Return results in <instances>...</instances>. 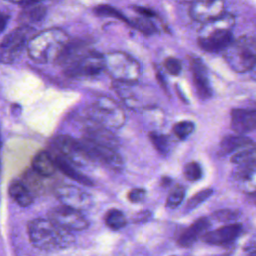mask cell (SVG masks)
Instances as JSON below:
<instances>
[{
	"mask_svg": "<svg viewBox=\"0 0 256 256\" xmlns=\"http://www.w3.org/2000/svg\"><path fill=\"white\" fill-rule=\"evenodd\" d=\"M54 159H55L57 169H59L64 175H66L67 177L75 180L76 182H78L84 186H92L93 185L92 180L89 177H87L86 175L79 172L74 163L70 162L69 160L65 159L64 157H62L60 155H56L54 157Z\"/></svg>",
	"mask_w": 256,
	"mask_h": 256,
	"instance_id": "17",
	"label": "cell"
},
{
	"mask_svg": "<svg viewBox=\"0 0 256 256\" xmlns=\"http://www.w3.org/2000/svg\"><path fill=\"white\" fill-rule=\"evenodd\" d=\"M32 167L33 170L42 177H50L57 170L54 157H52L47 151H40L34 156L32 160Z\"/></svg>",
	"mask_w": 256,
	"mask_h": 256,
	"instance_id": "16",
	"label": "cell"
},
{
	"mask_svg": "<svg viewBox=\"0 0 256 256\" xmlns=\"http://www.w3.org/2000/svg\"><path fill=\"white\" fill-rule=\"evenodd\" d=\"M149 137L153 146L159 153L166 154L168 152L169 142H168V138L165 135L152 132L149 134Z\"/></svg>",
	"mask_w": 256,
	"mask_h": 256,
	"instance_id": "26",
	"label": "cell"
},
{
	"mask_svg": "<svg viewBox=\"0 0 256 256\" xmlns=\"http://www.w3.org/2000/svg\"><path fill=\"white\" fill-rule=\"evenodd\" d=\"M83 138H86L97 144L105 145L115 149L119 145V140L115 136V134L111 132L109 128L97 123L87 126L84 129Z\"/></svg>",
	"mask_w": 256,
	"mask_h": 256,
	"instance_id": "11",
	"label": "cell"
},
{
	"mask_svg": "<svg viewBox=\"0 0 256 256\" xmlns=\"http://www.w3.org/2000/svg\"><path fill=\"white\" fill-rule=\"evenodd\" d=\"M53 146L58 152L57 155L64 157L75 165L88 161L80 140H76L69 135H60L53 140Z\"/></svg>",
	"mask_w": 256,
	"mask_h": 256,
	"instance_id": "8",
	"label": "cell"
},
{
	"mask_svg": "<svg viewBox=\"0 0 256 256\" xmlns=\"http://www.w3.org/2000/svg\"><path fill=\"white\" fill-rule=\"evenodd\" d=\"M0 145H1V138H0Z\"/></svg>",
	"mask_w": 256,
	"mask_h": 256,
	"instance_id": "37",
	"label": "cell"
},
{
	"mask_svg": "<svg viewBox=\"0 0 256 256\" xmlns=\"http://www.w3.org/2000/svg\"><path fill=\"white\" fill-rule=\"evenodd\" d=\"M232 42V34L228 30H217L205 38H200L198 43L201 48L208 52H218Z\"/></svg>",
	"mask_w": 256,
	"mask_h": 256,
	"instance_id": "13",
	"label": "cell"
},
{
	"mask_svg": "<svg viewBox=\"0 0 256 256\" xmlns=\"http://www.w3.org/2000/svg\"><path fill=\"white\" fill-rule=\"evenodd\" d=\"M33 29L29 26H21L7 34L0 43V61L11 62L22 51Z\"/></svg>",
	"mask_w": 256,
	"mask_h": 256,
	"instance_id": "6",
	"label": "cell"
},
{
	"mask_svg": "<svg viewBox=\"0 0 256 256\" xmlns=\"http://www.w3.org/2000/svg\"><path fill=\"white\" fill-rule=\"evenodd\" d=\"M94 13L99 15V16H109V17H114L117 18L121 21H125L127 23H129L130 21L125 17V15H123L118 9L107 5V4H101L98 5L94 8Z\"/></svg>",
	"mask_w": 256,
	"mask_h": 256,
	"instance_id": "22",
	"label": "cell"
},
{
	"mask_svg": "<svg viewBox=\"0 0 256 256\" xmlns=\"http://www.w3.org/2000/svg\"><path fill=\"white\" fill-rule=\"evenodd\" d=\"M213 193V190L210 188H206L203 189L201 191H199L198 193H196L193 197H191L187 204H186V211H190L195 209L197 206H199L201 203H203L206 199H208Z\"/></svg>",
	"mask_w": 256,
	"mask_h": 256,
	"instance_id": "24",
	"label": "cell"
},
{
	"mask_svg": "<svg viewBox=\"0 0 256 256\" xmlns=\"http://www.w3.org/2000/svg\"><path fill=\"white\" fill-rule=\"evenodd\" d=\"M192 75L193 83L198 96L202 99H207L211 96L212 91L209 85L208 78L206 76L205 67L201 60L194 59L192 62Z\"/></svg>",
	"mask_w": 256,
	"mask_h": 256,
	"instance_id": "15",
	"label": "cell"
},
{
	"mask_svg": "<svg viewBox=\"0 0 256 256\" xmlns=\"http://www.w3.org/2000/svg\"><path fill=\"white\" fill-rule=\"evenodd\" d=\"M256 159V148H246L231 157V162L235 164H249Z\"/></svg>",
	"mask_w": 256,
	"mask_h": 256,
	"instance_id": "23",
	"label": "cell"
},
{
	"mask_svg": "<svg viewBox=\"0 0 256 256\" xmlns=\"http://www.w3.org/2000/svg\"><path fill=\"white\" fill-rule=\"evenodd\" d=\"M104 66L105 59L100 54L89 52L68 63L65 73L69 77L93 76L100 73Z\"/></svg>",
	"mask_w": 256,
	"mask_h": 256,
	"instance_id": "7",
	"label": "cell"
},
{
	"mask_svg": "<svg viewBox=\"0 0 256 256\" xmlns=\"http://www.w3.org/2000/svg\"><path fill=\"white\" fill-rule=\"evenodd\" d=\"M184 195H185V191L182 187L175 188L167 197L166 206L170 209H174V208L178 207L181 204V202L183 201Z\"/></svg>",
	"mask_w": 256,
	"mask_h": 256,
	"instance_id": "28",
	"label": "cell"
},
{
	"mask_svg": "<svg viewBox=\"0 0 256 256\" xmlns=\"http://www.w3.org/2000/svg\"><path fill=\"white\" fill-rule=\"evenodd\" d=\"M183 171H184V176L189 181H197L202 177V169L197 162L187 163Z\"/></svg>",
	"mask_w": 256,
	"mask_h": 256,
	"instance_id": "27",
	"label": "cell"
},
{
	"mask_svg": "<svg viewBox=\"0 0 256 256\" xmlns=\"http://www.w3.org/2000/svg\"><path fill=\"white\" fill-rule=\"evenodd\" d=\"M252 144V140L243 135H236V136H227L222 139L219 146V153L222 155L229 154L239 148L246 147Z\"/></svg>",
	"mask_w": 256,
	"mask_h": 256,
	"instance_id": "20",
	"label": "cell"
},
{
	"mask_svg": "<svg viewBox=\"0 0 256 256\" xmlns=\"http://www.w3.org/2000/svg\"><path fill=\"white\" fill-rule=\"evenodd\" d=\"M231 128L239 134H243L256 129V110H232Z\"/></svg>",
	"mask_w": 256,
	"mask_h": 256,
	"instance_id": "12",
	"label": "cell"
},
{
	"mask_svg": "<svg viewBox=\"0 0 256 256\" xmlns=\"http://www.w3.org/2000/svg\"><path fill=\"white\" fill-rule=\"evenodd\" d=\"M46 15V7L39 2L25 4V7L19 13L18 21L23 26L40 22Z\"/></svg>",
	"mask_w": 256,
	"mask_h": 256,
	"instance_id": "18",
	"label": "cell"
},
{
	"mask_svg": "<svg viewBox=\"0 0 256 256\" xmlns=\"http://www.w3.org/2000/svg\"><path fill=\"white\" fill-rule=\"evenodd\" d=\"M242 225L233 223L222 226L218 229L206 232L202 236V240L211 245H225L233 242L240 234Z\"/></svg>",
	"mask_w": 256,
	"mask_h": 256,
	"instance_id": "10",
	"label": "cell"
},
{
	"mask_svg": "<svg viewBox=\"0 0 256 256\" xmlns=\"http://www.w3.org/2000/svg\"><path fill=\"white\" fill-rule=\"evenodd\" d=\"M28 235L32 245L40 250L57 251L69 248L75 239L68 231L50 219L36 218L28 224Z\"/></svg>",
	"mask_w": 256,
	"mask_h": 256,
	"instance_id": "1",
	"label": "cell"
},
{
	"mask_svg": "<svg viewBox=\"0 0 256 256\" xmlns=\"http://www.w3.org/2000/svg\"><path fill=\"white\" fill-rule=\"evenodd\" d=\"M145 196H146V191L142 188L132 189L128 193V199H129V201H131L133 203H139V202L143 201Z\"/></svg>",
	"mask_w": 256,
	"mask_h": 256,
	"instance_id": "31",
	"label": "cell"
},
{
	"mask_svg": "<svg viewBox=\"0 0 256 256\" xmlns=\"http://www.w3.org/2000/svg\"><path fill=\"white\" fill-rule=\"evenodd\" d=\"M9 195L10 197L20 206L27 207L33 202V195L22 181H13L9 185Z\"/></svg>",
	"mask_w": 256,
	"mask_h": 256,
	"instance_id": "19",
	"label": "cell"
},
{
	"mask_svg": "<svg viewBox=\"0 0 256 256\" xmlns=\"http://www.w3.org/2000/svg\"><path fill=\"white\" fill-rule=\"evenodd\" d=\"M164 67L171 75H175V76L180 73L182 68L180 61L173 57H169L164 61Z\"/></svg>",
	"mask_w": 256,
	"mask_h": 256,
	"instance_id": "30",
	"label": "cell"
},
{
	"mask_svg": "<svg viewBox=\"0 0 256 256\" xmlns=\"http://www.w3.org/2000/svg\"><path fill=\"white\" fill-rule=\"evenodd\" d=\"M237 213L231 210H220L214 213V217H216L219 221H228L232 218H235Z\"/></svg>",
	"mask_w": 256,
	"mask_h": 256,
	"instance_id": "32",
	"label": "cell"
},
{
	"mask_svg": "<svg viewBox=\"0 0 256 256\" xmlns=\"http://www.w3.org/2000/svg\"><path fill=\"white\" fill-rule=\"evenodd\" d=\"M210 227V221L206 217L198 218L193 224H191L178 238V245L181 247L191 246L200 236L206 233V230Z\"/></svg>",
	"mask_w": 256,
	"mask_h": 256,
	"instance_id": "14",
	"label": "cell"
},
{
	"mask_svg": "<svg viewBox=\"0 0 256 256\" xmlns=\"http://www.w3.org/2000/svg\"><path fill=\"white\" fill-rule=\"evenodd\" d=\"M7 1L14 2V3H25V4H28V3L33 2L34 0H7Z\"/></svg>",
	"mask_w": 256,
	"mask_h": 256,
	"instance_id": "35",
	"label": "cell"
},
{
	"mask_svg": "<svg viewBox=\"0 0 256 256\" xmlns=\"http://www.w3.org/2000/svg\"><path fill=\"white\" fill-rule=\"evenodd\" d=\"M134 9H135V11H136L138 14H140V15H142V16H144V17H153V16H155V12H154L153 10H151L150 8H146V7H135Z\"/></svg>",
	"mask_w": 256,
	"mask_h": 256,
	"instance_id": "33",
	"label": "cell"
},
{
	"mask_svg": "<svg viewBox=\"0 0 256 256\" xmlns=\"http://www.w3.org/2000/svg\"><path fill=\"white\" fill-rule=\"evenodd\" d=\"M56 198L63 204L78 210H83L91 206L90 194L74 185H61L54 191Z\"/></svg>",
	"mask_w": 256,
	"mask_h": 256,
	"instance_id": "9",
	"label": "cell"
},
{
	"mask_svg": "<svg viewBox=\"0 0 256 256\" xmlns=\"http://www.w3.org/2000/svg\"><path fill=\"white\" fill-rule=\"evenodd\" d=\"M194 131V123L191 121H181L174 125L173 132L181 140L186 139Z\"/></svg>",
	"mask_w": 256,
	"mask_h": 256,
	"instance_id": "25",
	"label": "cell"
},
{
	"mask_svg": "<svg viewBox=\"0 0 256 256\" xmlns=\"http://www.w3.org/2000/svg\"><path fill=\"white\" fill-rule=\"evenodd\" d=\"M129 23H131V25L133 27H135L136 29H138L139 31H141L144 34H152L155 32V27L147 19L136 18V19L130 21Z\"/></svg>",
	"mask_w": 256,
	"mask_h": 256,
	"instance_id": "29",
	"label": "cell"
},
{
	"mask_svg": "<svg viewBox=\"0 0 256 256\" xmlns=\"http://www.w3.org/2000/svg\"><path fill=\"white\" fill-rule=\"evenodd\" d=\"M81 146L90 161H95L114 171L123 168V159L115 148L97 144L86 138L80 139Z\"/></svg>",
	"mask_w": 256,
	"mask_h": 256,
	"instance_id": "4",
	"label": "cell"
},
{
	"mask_svg": "<svg viewBox=\"0 0 256 256\" xmlns=\"http://www.w3.org/2000/svg\"><path fill=\"white\" fill-rule=\"evenodd\" d=\"M67 41V37L62 31L45 30L29 41L28 52L30 57L38 62L57 60Z\"/></svg>",
	"mask_w": 256,
	"mask_h": 256,
	"instance_id": "2",
	"label": "cell"
},
{
	"mask_svg": "<svg viewBox=\"0 0 256 256\" xmlns=\"http://www.w3.org/2000/svg\"><path fill=\"white\" fill-rule=\"evenodd\" d=\"M249 256H256V249H255V250H253V251L249 254Z\"/></svg>",
	"mask_w": 256,
	"mask_h": 256,
	"instance_id": "36",
	"label": "cell"
},
{
	"mask_svg": "<svg viewBox=\"0 0 256 256\" xmlns=\"http://www.w3.org/2000/svg\"><path fill=\"white\" fill-rule=\"evenodd\" d=\"M8 19H9V16H8L7 14H4V13H1V12H0V34H1V33L4 31V29L6 28Z\"/></svg>",
	"mask_w": 256,
	"mask_h": 256,
	"instance_id": "34",
	"label": "cell"
},
{
	"mask_svg": "<svg viewBox=\"0 0 256 256\" xmlns=\"http://www.w3.org/2000/svg\"><path fill=\"white\" fill-rule=\"evenodd\" d=\"M48 217L55 224L68 231H81L89 225L80 210L63 204L52 208L48 212Z\"/></svg>",
	"mask_w": 256,
	"mask_h": 256,
	"instance_id": "5",
	"label": "cell"
},
{
	"mask_svg": "<svg viewBox=\"0 0 256 256\" xmlns=\"http://www.w3.org/2000/svg\"><path fill=\"white\" fill-rule=\"evenodd\" d=\"M89 116L94 123L107 128H119L125 121L123 111L108 98H100L89 110Z\"/></svg>",
	"mask_w": 256,
	"mask_h": 256,
	"instance_id": "3",
	"label": "cell"
},
{
	"mask_svg": "<svg viewBox=\"0 0 256 256\" xmlns=\"http://www.w3.org/2000/svg\"><path fill=\"white\" fill-rule=\"evenodd\" d=\"M104 220H105V224L113 230H119L127 224L125 215L123 214L122 211H120L118 209L108 210L106 212Z\"/></svg>",
	"mask_w": 256,
	"mask_h": 256,
	"instance_id": "21",
	"label": "cell"
}]
</instances>
